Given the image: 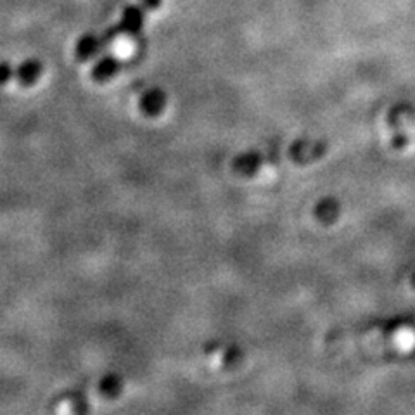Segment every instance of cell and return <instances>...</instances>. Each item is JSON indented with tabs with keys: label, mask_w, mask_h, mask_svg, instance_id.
<instances>
[{
	"label": "cell",
	"mask_w": 415,
	"mask_h": 415,
	"mask_svg": "<svg viewBox=\"0 0 415 415\" xmlns=\"http://www.w3.org/2000/svg\"><path fill=\"white\" fill-rule=\"evenodd\" d=\"M146 13H148V7L142 2L137 3V6H128L123 10L121 21L116 24L118 31L125 33V35H139L142 30V24H144Z\"/></svg>",
	"instance_id": "obj_1"
},
{
	"label": "cell",
	"mask_w": 415,
	"mask_h": 415,
	"mask_svg": "<svg viewBox=\"0 0 415 415\" xmlns=\"http://www.w3.org/2000/svg\"><path fill=\"white\" fill-rule=\"evenodd\" d=\"M104 50L106 49L101 42V35H95V33H85L76 42V57L80 61L94 59V57L101 56Z\"/></svg>",
	"instance_id": "obj_2"
},
{
	"label": "cell",
	"mask_w": 415,
	"mask_h": 415,
	"mask_svg": "<svg viewBox=\"0 0 415 415\" xmlns=\"http://www.w3.org/2000/svg\"><path fill=\"white\" fill-rule=\"evenodd\" d=\"M120 66L121 64L118 57H115L113 54L102 52L101 56L97 57V61H95L94 69H92V76H94V80H97V82H106V80L113 78V76L120 71Z\"/></svg>",
	"instance_id": "obj_3"
},
{
	"label": "cell",
	"mask_w": 415,
	"mask_h": 415,
	"mask_svg": "<svg viewBox=\"0 0 415 415\" xmlns=\"http://www.w3.org/2000/svg\"><path fill=\"white\" fill-rule=\"evenodd\" d=\"M42 75V64H40L38 59H24L20 66L16 68V80L23 87H31L35 85L36 80Z\"/></svg>",
	"instance_id": "obj_4"
},
{
	"label": "cell",
	"mask_w": 415,
	"mask_h": 415,
	"mask_svg": "<svg viewBox=\"0 0 415 415\" xmlns=\"http://www.w3.org/2000/svg\"><path fill=\"white\" fill-rule=\"evenodd\" d=\"M164 104H167V95L160 89L148 90L141 99V109L144 111V115L148 116L160 115V113L163 111Z\"/></svg>",
	"instance_id": "obj_5"
},
{
	"label": "cell",
	"mask_w": 415,
	"mask_h": 415,
	"mask_svg": "<svg viewBox=\"0 0 415 415\" xmlns=\"http://www.w3.org/2000/svg\"><path fill=\"white\" fill-rule=\"evenodd\" d=\"M99 389H101L102 395L109 396V398L116 396L121 391V379L118 376H115V374H109V376H106L104 379L101 381Z\"/></svg>",
	"instance_id": "obj_6"
},
{
	"label": "cell",
	"mask_w": 415,
	"mask_h": 415,
	"mask_svg": "<svg viewBox=\"0 0 415 415\" xmlns=\"http://www.w3.org/2000/svg\"><path fill=\"white\" fill-rule=\"evenodd\" d=\"M13 78H16V68L9 61H0V85H7Z\"/></svg>",
	"instance_id": "obj_7"
}]
</instances>
